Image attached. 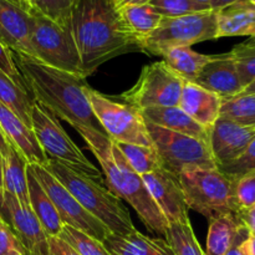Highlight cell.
Masks as SVG:
<instances>
[{
    "label": "cell",
    "instance_id": "cell-45",
    "mask_svg": "<svg viewBox=\"0 0 255 255\" xmlns=\"http://www.w3.org/2000/svg\"><path fill=\"white\" fill-rule=\"evenodd\" d=\"M236 1H238V0H212L211 7L212 10H219L222 9V7L233 4V2Z\"/></svg>",
    "mask_w": 255,
    "mask_h": 255
},
{
    "label": "cell",
    "instance_id": "cell-25",
    "mask_svg": "<svg viewBox=\"0 0 255 255\" xmlns=\"http://www.w3.org/2000/svg\"><path fill=\"white\" fill-rule=\"evenodd\" d=\"M243 223L236 214L212 219L207 237L206 255H226L238 238Z\"/></svg>",
    "mask_w": 255,
    "mask_h": 255
},
{
    "label": "cell",
    "instance_id": "cell-40",
    "mask_svg": "<svg viewBox=\"0 0 255 255\" xmlns=\"http://www.w3.org/2000/svg\"><path fill=\"white\" fill-rule=\"evenodd\" d=\"M50 255H80L70 244L59 237H49Z\"/></svg>",
    "mask_w": 255,
    "mask_h": 255
},
{
    "label": "cell",
    "instance_id": "cell-19",
    "mask_svg": "<svg viewBox=\"0 0 255 255\" xmlns=\"http://www.w3.org/2000/svg\"><path fill=\"white\" fill-rule=\"evenodd\" d=\"M222 97L194 82H184L179 109L183 110L197 124L209 129L221 114Z\"/></svg>",
    "mask_w": 255,
    "mask_h": 255
},
{
    "label": "cell",
    "instance_id": "cell-49",
    "mask_svg": "<svg viewBox=\"0 0 255 255\" xmlns=\"http://www.w3.org/2000/svg\"><path fill=\"white\" fill-rule=\"evenodd\" d=\"M27 2H29V5L31 7H34V9H37V6H39V1L40 0H26Z\"/></svg>",
    "mask_w": 255,
    "mask_h": 255
},
{
    "label": "cell",
    "instance_id": "cell-39",
    "mask_svg": "<svg viewBox=\"0 0 255 255\" xmlns=\"http://www.w3.org/2000/svg\"><path fill=\"white\" fill-rule=\"evenodd\" d=\"M14 254L25 255V251L9 226L0 221V255Z\"/></svg>",
    "mask_w": 255,
    "mask_h": 255
},
{
    "label": "cell",
    "instance_id": "cell-14",
    "mask_svg": "<svg viewBox=\"0 0 255 255\" xmlns=\"http://www.w3.org/2000/svg\"><path fill=\"white\" fill-rule=\"evenodd\" d=\"M32 10L26 0H0V42L11 51L34 57Z\"/></svg>",
    "mask_w": 255,
    "mask_h": 255
},
{
    "label": "cell",
    "instance_id": "cell-20",
    "mask_svg": "<svg viewBox=\"0 0 255 255\" xmlns=\"http://www.w3.org/2000/svg\"><path fill=\"white\" fill-rule=\"evenodd\" d=\"M216 11L217 39L255 36V4L251 0H238Z\"/></svg>",
    "mask_w": 255,
    "mask_h": 255
},
{
    "label": "cell",
    "instance_id": "cell-33",
    "mask_svg": "<svg viewBox=\"0 0 255 255\" xmlns=\"http://www.w3.org/2000/svg\"><path fill=\"white\" fill-rule=\"evenodd\" d=\"M231 54L236 61L242 85L248 86L255 80V42L247 40L236 45Z\"/></svg>",
    "mask_w": 255,
    "mask_h": 255
},
{
    "label": "cell",
    "instance_id": "cell-9",
    "mask_svg": "<svg viewBox=\"0 0 255 255\" xmlns=\"http://www.w3.org/2000/svg\"><path fill=\"white\" fill-rule=\"evenodd\" d=\"M31 129L40 147L51 159L61 162L90 178L101 182V172L89 161L77 144L65 132L54 115L35 102L31 111Z\"/></svg>",
    "mask_w": 255,
    "mask_h": 255
},
{
    "label": "cell",
    "instance_id": "cell-29",
    "mask_svg": "<svg viewBox=\"0 0 255 255\" xmlns=\"http://www.w3.org/2000/svg\"><path fill=\"white\" fill-rule=\"evenodd\" d=\"M115 143L120 152L124 154L126 161L128 162L129 167L139 176H144V174L162 168V162L154 147L119 143V142H115Z\"/></svg>",
    "mask_w": 255,
    "mask_h": 255
},
{
    "label": "cell",
    "instance_id": "cell-16",
    "mask_svg": "<svg viewBox=\"0 0 255 255\" xmlns=\"http://www.w3.org/2000/svg\"><path fill=\"white\" fill-rule=\"evenodd\" d=\"M255 138V127H247L219 117L209 128V147L217 167L238 158Z\"/></svg>",
    "mask_w": 255,
    "mask_h": 255
},
{
    "label": "cell",
    "instance_id": "cell-6",
    "mask_svg": "<svg viewBox=\"0 0 255 255\" xmlns=\"http://www.w3.org/2000/svg\"><path fill=\"white\" fill-rule=\"evenodd\" d=\"M217 39V11L196 12L177 17H162L152 34L139 41V51L161 56L172 47L187 46Z\"/></svg>",
    "mask_w": 255,
    "mask_h": 255
},
{
    "label": "cell",
    "instance_id": "cell-35",
    "mask_svg": "<svg viewBox=\"0 0 255 255\" xmlns=\"http://www.w3.org/2000/svg\"><path fill=\"white\" fill-rule=\"evenodd\" d=\"M224 174L231 177L234 181H238L246 174L255 171V138L251 142L246 151L241 154L237 159L226 166L218 167Z\"/></svg>",
    "mask_w": 255,
    "mask_h": 255
},
{
    "label": "cell",
    "instance_id": "cell-23",
    "mask_svg": "<svg viewBox=\"0 0 255 255\" xmlns=\"http://www.w3.org/2000/svg\"><path fill=\"white\" fill-rule=\"evenodd\" d=\"M26 178L30 208L41 223L47 237H59L64 229V223L60 219L52 201L35 177L30 164L26 167Z\"/></svg>",
    "mask_w": 255,
    "mask_h": 255
},
{
    "label": "cell",
    "instance_id": "cell-53",
    "mask_svg": "<svg viewBox=\"0 0 255 255\" xmlns=\"http://www.w3.org/2000/svg\"><path fill=\"white\" fill-rule=\"evenodd\" d=\"M14 255H22V254H14Z\"/></svg>",
    "mask_w": 255,
    "mask_h": 255
},
{
    "label": "cell",
    "instance_id": "cell-36",
    "mask_svg": "<svg viewBox=\"0 0 255 255\" xmlns=\"http://www.w3.org/2000/svg\"><path fill=\"white\" fill-rule=\"evenodd\" d=\"M77 0H40L37 9L60 25H65L70 10Z\"/></svg>",
    "mask_w": 255,
    "mask_h": 255
},
{
    "label": "cell",
    "instance_id": "cell-12",
    "mask_svg": "<svg viewBox=\"0 0 255 255\" xmlns=\"http://www.w3.org/2000/svg\"><path fill=\"white\" fill-rule=\"evenodd\" d=\"M30 164V163H29ZM35 177L54 203L64 226H70L104 243L111 234L106 226L89 213L75 197L41 164H30Z\"/></svg>",
    "mask_w": 255,
    "mask_h": 255
},
{
    "label": "cell",
    "instance_id": "cell-24",
    "mask_svg": "<svg viewBox=\"0 0 255 255\" xmlns=\"http://www.w3.org/2000/svg\"><path fill=\"white\" fill-rule=\"evenodd\" d=\"M27 164L29 163L21 152L9 142V151L4 157L2 188L5 192L16 197L17 201L25 207H30L26 178Z\"/></svg>",
    "mask_w": 255,
    "mask_h": 255
},
{
    "label": "cell",
    "instance_id": "cell-41",
    "mask_svg": "<svg viewBox=\"0 0 255 255\" xmlns=\"http://www.w3.org/2000/svg\"><path fill=\"white\" fill-rule=\"evenodd\" d=\"M249 237H251V233H249L248 229L243 226V228L241 229V233H239L238 238H237L236 243H234L233 247L227 252L226 255H249L248 246H247V242H248Z\"/></svg>",
    "mask_w": 255,
    "mask_h": 255
},
{
    "label": "cell",
    "instance_id": "cell-46",
    "mask_svg": "<svg viewBox=\"0 0 255 255\" xmlns=\"http://www.w3.org/2000/svg\"><path fill=\"white\" fill-rule=\"evenodd\" d=\"M2 178H4V157L0 153V194L4 192V188H2Z\"/></svg>",
    "mask_w": 255,
    "mask_h": 255
},
{
    "label": "cell",
    "instance_id": "cell-47",
    "mask_svg": "<svg viewBox=\"0 0 255 255\" xmlns=\"http://www.w3.org/2000/svg\"><path fill=\"white\" fill-rule=\"evenodd\" d=\"M249 255H255V236H251L247 242Z\"/></svg>",
    "mask_w": 255,
    "mask_h": 255
},
{
    "label": "cell",
    "instance_id": "cell-43",
    "mask_svg": "<svg viewBox=\"0 0 255 255\" xmlns=\"http://www.w3.org/2000/svg\"><path fill=\"white\" fill-rule=\"evenodd\" d=\"M149 1H151V0H115L117 9H121V7L128 6V5L148 4Z\"/></svg>",
    "mask_w": 255,
    "mask_h": 255
},
{
    "label": "cell",
    "instance_id": "cell-5",
    "mask_svg": "<svg viewBox=\"0 0 255 255\" xmlns=\"http://www.w3.org/2000/svg\"><path fill=\"white\" fill-rule=\"evenodd\" d=\"M188 209L209 221L241 212L237 201V182L218 168H194L178 174Z\"/></svg>",
    "mask_w": 255,
    "mask_h": 255
},
{
    "label": "cell",
    "instance_id": "cell-21",
    "mask_svg": "<svg viewBox=\"0 0 255 255\" xmlns=\"http://www.w3.org/2000/svg\"><path fill=\"white\" fill-rule=\"evenodd\" d=\"M141 114L144 121L149 122V124L208 142L209 129L197 124L191 116H188L178 106L148 109L141 111Z\"/></svg>",
    "mask_w": 255,
    "mask_h": 255
},
{
    "label": "cell",
    "instance_id": "cell-8",
    "mask_svg": "<svg viewBox=\"0 0 255 255\" xmlns=\"http://www.w3.org/2000/svg\"><path fill=\"white\" fill-rule=\"evenodd\" d=\"M147 131L158 153L162 167L178 176L194 168H218L207 141L169 131L146 122Z\"/></svg>",
    "mask_w": 255,
    "mask_h": 255
},
{
    "label": "cell",
    "instance_id": "cell-52",
    "mask_svg": "<svg viewBox=\"0 0 255 255\" xmlns=\"http://www.w3.org/2000/svg\"><path fill=\"white\" fill-rule=\"evenodd\" d=\"M251 1H252V2H254V4H255V0H251Z\"/></svg>",
    "mask_w": 255,
    "mask_h": 255
},
{
    "label": "cell",
    "instance_id": "cell-37",
    "mask_svg": "<svg viewBox=\"0 0 255 255\" xmlns=\"http://www.w3.org/2000/svg\"><path fill=\"white\" fill-rule=\"evenodd\" d=\"M237 201L241 209L249 208L255 203V171L237 181Z\"/></svg>",
    "mask_w": 255,
    "mask_h": 255
},
{
    "label": "cell",
    "instance_id": "cell-22",
    "mask_svg": "<svg viewBox=\"0 0 255 255\" xmlns=\"http://www.w3.org/2000/svg\"><path fill=\"white\" fill-rule=\"evenodd\" d=\"M104 244L112 255H174L166 239L151 238L137 229L126 237L111 233Z\"/></svg>",
    "mask_w": 255,
    "mask_h": 255
},
{
    "label": "cell",
    "instance_id": "cell-38",
    "mask_svg": "<svg viewBox=\"0 0 255 255\" xmlns=\"http://www.w3.org/2000/svg\"><path fill=\"white\" fill-rule=\"evenodd\" d=\"M0 71L4 75H6L10 80H12V81L16 85H19L20 87L26 90L24 79H22V76L20 75L19 70H17L16 67V64H15L14 59H12L11 50L7 46H5L2 42H0Z\"/></svg>",
    "mask_w": 255,
    "mask_h": 255
},
{
    "label": "cell",
    "instance_id": "cell-7",
    "mask_svg": "<svg viewBox=\"0 0 255 255\" xmlns=\"http://www.w3.org/2000/svg\"><path fill=\"white\" fill-rule=\"evenodd\" d=\"M32 19L30 41L34 59L54 69L82 76L79 51L67 26L55 22L39 9L32 10Z\"/></svg>",
    "mask_w": 255,
    "mask_h": 255
},
{
    "label": "cell",
    "instance_id": "cell-2",
    "mask_svg": "<svg viewBox=\"0 0 255 255\" xmlns=\"http://www.w3.org/2000/svg\"><path fill=\"white\" fill-rule=\"evenodd\" d=\"M11 55L35 102L75 129L89 127L105 133L92 111L89 100L91 87L85 77L47 66L29 55L15 51Z\"/></svg>",
    "mask_w": 255,
    "mask_h": 255
},
{
    "label": "cell",
    "instance_id": "cell-1",
    "mask_svg": "<svg viewBox=\"0 0 255 255\" xmlns=\"http://www.w3.org/2000/svg\"><path fill=\"white\" fill-rule=\"evenodd\" d=\"M65 26L71 32L87 79L114 57L139 51L137 41L125 26L115 0H77Z\"/></svg>",
    "mask_w": 255,
    "mask_h": 255
},
{
    "label": "cell",
    "instance_id": "cell-54",
    "mask_svg": "<svg viewBox=\"0 0 255 255\" xmlns=\"http://www.w3.org/2000/svg\"><path fill=\"white\" fill-rule=\"evenodd\" d=\"M0 221H1V219H0Z\"/></svg>",
    "mask_w": 255,
    "mask_h": 255
},
{
    "label": "cell",
    "instance_id": "cell-50",
    "mask_svg": "<svg viewBox=\"0 0 255 255\" xmlns=\"http://www.w3.org/2000/svg\"><path fill=\"white\" fill-rule=\"evenodd\" d=\"M193 1H196V2H201V4L209 5V6H211V4H212V0H193Z\"/></svg>",
    "mask_w": 255,
    "mask_h": 255
},
{
    "label": "cell",
    "instance_id": "cell-48",
    "mask_svg": "<svg viewBox=\"0 0 255 255\" xmlns=\"http://www.w3.org/2000/svg\"><path fill=\"white\" fill-rule=\"evenodd\" d=\"M242 94H247V95H255V80L252 84H249L248 86L244 87L243 92Z\"/></svg>",
    "mask_w": 255,
    "mask_h": 255
},
{
    "label": "cell",
    "instance_id": "cell-13",
    "mask_svg": "<svg viewBox=\"0 0 255 255\" xmlns=\"http://www.w3.org/2000/svg\"><path fill=\"white\" fill-rule=\"evenodd\" d=\"M0 219L19 239L25 255H50L49 237L34 212L5 191L0 194Z\"/></svg>",
    "mask_w": 255,
    "mask_h": 255
},
{
    "label": "cell",
    "instance_id": "cell-18",
    "mask_svg": "<svg viewBox=\"0 0 255 255\" xmlns=\"http://www.w3.org/2000/svg\"><path fill=\"white\" fill-rule=\"evenodd\" d=\"M0 128L2 129L7 141L21 152L27 163L45 164V162L49 159L40 147L32 129L1 102H0Z\"/></svg>",
    "mask_w": 255,
    "mask_h": 255
},
{
    "label": "cell",
    "instance_id": "cell-30",
    "mask_svg": "<svg viewBox=\"0 0 255 255\" xmlns=\"http://www.w3.org/2000/svg\"><path fill=\"white\" fill-rule=\"evenodd\" d=\"M219 117L247 127H255V95L239 94L222 99Z\"/></svg>",
    "mask_w": 255,
    "mask_h": 255
},
{
    "label": "cell",
    "instance_id": "cell-11",
    "mask_svg": "<svg viewBox=\"0 0 255 255\" xmlns=\"http://www.w3.org/2000/svg\"><path fill=\"white\" fill-rule=\"evenodd\" d=\"M184 81L162 61L146 65L136 84L121 95L125 104L139 111L179 105Z\"/></svg>",
    "mask_w": 255,
    "mask_h": 255
},
{
    "label": "cell",
    "instance_id": "cell-42",
    "mask_svg": "<svg viewBox=\"0 0 255 255\" xmlns=\"http://www.w3.org/2000/svg\"><path fill=\"white\" fill-rule=\"evenodd\" d=\"M238 218L249 231L251 236H255V203L249 208L241 209L238 214Z\"/></svg>",
    "mask_w": 255,
    "mask_h": 255
},
{
    "label": "cell",
    "instance_id": "cell-44",
    "mask_svg": "<svg viewBox=\"0 0 255 255\" xmlns=\"http://www.w3.org/2000/svg\"><path fill=\"white\" fill-rule=\"evenodd\" d=\"M7 151H9V141H7V138L5 137L2 129L0 128V153H1L2 157H5L6 156Z\"/></svg>",
    "mask_w": 255,
    "mask_h": 255
},
{
    "label": "cell",
    "instance_id": "cell-3",
    "mask_svg": "<svg viewBox=\"0 0 255 255\" xmlns=\"http://www.w3.org/2000/svg\"><path fill=\"white\" fill-rule=\"evenodd\" d=\"M76 131L101 164L107 189L126 201L149 232L166 237L168 222L152 199L142 177L129 167L116 143L107 134L89 127H77Z\"/></svg>",
    "mask_w": 255,
    "mask_h": 255
},
{
    "label": "cell",
    "instance_id": "cell-31",
    "mask_svg": "<svg viewBox=\"0 0 255 255\" xmlns=\"http://www.w3.org/2000/svg\"><path fill=\"white\" fill-rule=\"evenodd\" d=\"M166 241L171 246L174 255H206L194 236L191 222L168 223Z\"/></svg>",
    "mask_w": 255,
    "mask_h": 255
},
{
    "label": "cell",
    "instance_id": "cell-15",
    "mask_svg": "<svg viewBox=\"0 0 255 255\" xmlns=\"http://www.w3.org/2000/svg\"><path fill=\"white\" fill-rule=\"evenodd\" d=\"M141 177L152 199L168 223L189 222V209L177 174L162 167Z\"/></svg>",
    "mask_w": 255,
    "mask_h": 255
},
{
    "label": "cell",
    "instance_id": "cell-32",
    "mask_svg": "<svg viewBox=\"0 0 255 255\" xmlns=\"http://www.w3.org/2000/svg\"><path fill=\"white\" fill-rule=\"evenodd\" d=\"M59 238L70 244L80 255H112L102 242L70 226H64Z\"/></svg>",
    "mask_w": 255,
    "mask_h": 255
},
{
    "label": "cell",
    "instance_id": "cell-4",
    "mask_svg": "<svg viewBox=\"0 0 255 255\" xmlns=\"http://www.w3.org/2000/svg\"><path fill=\"white\" fill-rule=\"evenodd\" d=\"M41 166H44L91 216L104 223L112 234L126 237L136 231L128 211L124 207L121 199L105 188L101 182L90 178L86 174L56 159L49 158Z\"/></svg>",
    "mask_w": 255,
    "mask_h": 255
},
{
    "label": "cell",
    "instance_id": "cell-51",
    "mask_svg": "<svg viewBox=\"0 0 255 255\" xmlns=\"http://www.w3.org/2000/svg\"><path fill=\"white\" fill-rule=\"evenodd\" d=\"M248 41H251V42H255V36H254V37H251V39H249Z\"/></svg>",
    "mask_w": 255,
    "mask_h": 255
},
{
    "label": "cell",
    "instance_id": "cell-26",
    "mask_svg": "<svg viewBox=\"0 0 255 255\" xmlns=\"http://www.w3.org/2000/svg\"><path fill=\"white\" fill-rule=\"evenodd\" d=\"M167 66L184 82H194L202 67L212 59V55L193 51L191 47H172L161 55Z\"/></svg>",
    "mask_w": 255,
    "mask_h": 255
},
{
    "label": "cell",
    "instance_id": "cell-17",
    "mask_svg": "<svg viewBox=\"0 0 255 255\" xmlns=\"http://www.w3.org/2000/svg\"><path fill=\"white\" fill-rule=\"evenodd\" d=\"M194 84L214 92L222 99L237 96L244 90L231 52L212 56L202 67Z\"/></svg>",
    "mask_w": 255,
    "mask_h": 255
},
{
    "label": "cell",
    "instance_id": "cell-10",
    "mask_svg": "<svg viewBox=\"0 0 255 255\" xmlns=\"http://www.w3.org/2000/svg\"><path fill=\"white\" fill-rule=\"evenodd\" d=\"M89 100L97 121L114 142L153 147L141 111L127 104L112 101L110 97L89 90Z\"/></svg>",
    "mask_w": 255,
    "mask_h": 255
},
{
    "label": "cell",
    "instance_id": "cell-28",
    "mask_svg": "<svg viewBox=\"0 0 255 255\" xmlns=\"http://www.w3.org/2000/svg\"><path fill=\"white\" fill-rule=\"evenodd\" d=\"M0 102L16 114L31 128V111L35 101L29 92L0 71Z\"/></svg>",
    "mask_w": 255,
    "mask_h": 255
},
{
    "label": "cell",
    "instance_id": "cell-27",
    "mask_svg": "<svg viewBox=\"0 0 255 255\" xmlns=\"http://www.w3.org/2000/svg\"><path fill=\"white\" fill-rule=\"evenodd\" d=\"M119 10L125 26L136 39L137 46L142 39L147 37L157 29L163 17L149 4L128 5Z\"/></svg>",
    "mask_w": 255,
    "mask_h": 255
},
{
    "label": "cell",
    "instance_id": "cell-34",
    "mask_svg": "<svg viewBox=\"0 0 255 255\" xmlns=\"http://www.w3.org/2000/svg\"><path fill=\"white\" fill-rule=\"evenodd\" d=\"M148 4L163 17L183 16L212 10L209 5L196 2L193 0H151Z\"/></svg>",
    "mask_w": 255,
    "mask_h": 255
}]
</instances>
